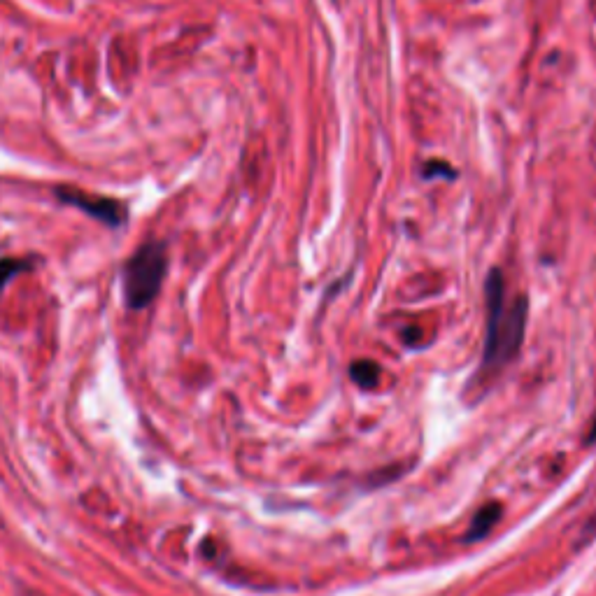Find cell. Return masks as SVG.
Here are the masks:
<instances>
[{
    "label": "cell",
    "mask_w": 596,
    "mask_h": 596,
    "mask_svg": "<svg viewBox=\"0 0 596 596\" xmlns=\"http://www.w3.org/2000/svg\"><path fill=\"white\" fill-rule=\"evenodd\" d=\"M487 296V333L485 352H482V368L485 371H501L520 352L524 326H527L529 305L527 298H515L513 308L506 310V282L499 268H492L485 285Z\"/></svg>",
    "instance_id": "6da1fadb"
},
{
    "label": "cell",
    "mask_w": 596,
    "mask_h": 596,
    "mask_svg": "<svg viewBox=\"0 0 596 596\" xmlns=\"http://www.w3.org/2000/svg\"><path fill=\"white\" fill-rule=\"evenodd\" d=\"M168 273V247L161 240H147L126 259L122 292L129 310H145L159 296Z\"/></svg>",
    "instance_id": "7a4b0ae2"
},
{
    "label": "cell",
    "mask_w": 596,
    "mask_h": 596,
    "mask_svg": "<svg viewBox=\"0 0 596 596\" xmlns=\"http://www.w3.org/2000/svg\"><path fill=\"white\" fill-rule=\"evenodd\" d=\"M56 196H59L63 203L87 212L89 217L98 219L101 224L112 226V229H119V226H124L126 219H129V210H126V205L122 201H117V198L87 194V191L70 189V187H61L56 191Z\"/></svg>",
    "instance_id": "3957f363"
},
{
    "label": "cell",
    "mask_w": 596,
    "mask_h": 596,
    "mask_svg": "<svg viewBox=\"0 0 596 596\" xmlns=\"http://www.w3.org/2000/svg\"><path fill=\"white\" fill-rule=\"evenodd\" d=\"M501 513H503V506L501 503H487V506H482L478 513H475L471 527H468V534H466V541L473 543V541H482L489 531H492L496 524L501 520Z\"/></svg>",
    "instance_id": "277c9868"
},
{
    "label": "cell",
    "mask_w": 596,
    "mask_h": 596,
    "mask_svg": "<svg viewBox=\"0 0 596 596\" xmlns=\"http://www.w3.org/2000/svg\"><path fill=\"white\" fill-rule=\"evenodd\" d=\"M350 378L364 389H375L380 382V366L371 359H359L350 366Z\"/></svg>",
    "instance_id": "5b68a950"
},
{
    "label": "cell",
    "mask_w": 596,
    "mask_h": 596,
    "mask_svg": "<svg viewBox=\"0 0 596 596\" xmlns=\"http://www.w3.org/2000/svg\"><path fill=\"white\" fill-rule=\"evenodd\" d=\"M35 259H17V257H3L0 259V294L5 292V287L10 285L14 278H19L21 273L33 271Z\"/></svg>",
    "instance_id": "8992f818"
},
{
    "label": "cell",
    "mask_w": 596,
    "mask_h": 596,
    "mask_svg": "<svg viewBox=\"0 0 596 596\" xmlns=\"http://www.w3.org/2000/svg\"><path fill=\"white\" fill-rule=\"evenodd\" d=\"M436 175H445L447 180H452L454 170L443 161H429L427 166H424V177H436Z\"/></svg>",
    "instance_id": "52a82bcc"
}]
</instances>
